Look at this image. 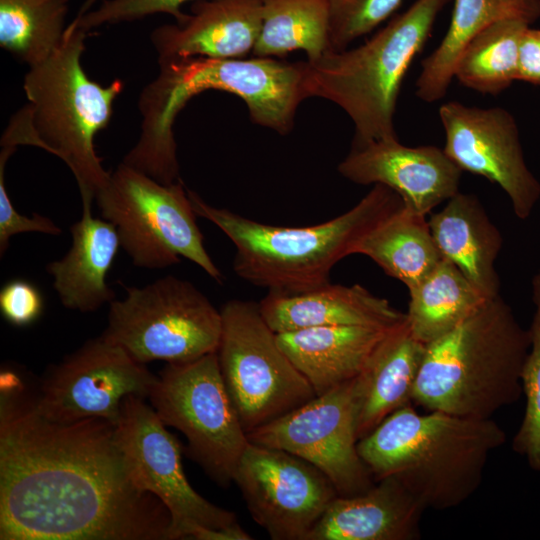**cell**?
<instances>
[{
  "label": "cell",
  "mask_w": 540,
  "mask_h": 540,
  "mask_svg": "<svg viewBox=\"0 0 540 540\" xmlns=\"http://www.w3.org/2000/svg\"><path fill=\"white\" fill-rule=\"evenodd\" d=\"M158 64V76L138 100L139 138L122 163L166 185L181 179L173 125L192 97L206 90L232 93L246 103L255 124L280 134L292 130L297 107L306 99L303 61L185 57Z\"/></svg>",
  "instance_id": "2"
},
{
  "label": "cell",
  "mask_w": 540,
  "mask_h": 540,
  "mask_svg": "<svg viewBox=\"0 0 540 540\" xmlns=\"http://www.w3.org/2000/svg\"><path fill=\"white\" fill-rule=\"evenodd\" d=\"M43 307L41 292L29 281L10 280L0 290V312L14 326L30 325L40 317Z\"/></svg>",
  "instance_id": "35"
},
{
  "label": "cell",
  "mask_w": 540,
  "mask_h": 540,
  "mask_svg": "<svg viewBox=\"0 0 540 540\" xmlns=\"http://www.w3.org/2000/svg\"><path fill=\"white\" fill-rule=\"evenodd\" d=\"M517 80L540 86V29L528 26L520 40Z\"/></svg>",
  "instance_id": "36"
},
{
  "label": "cell",
  "mask_w": 540,
  "mask_h": 540,
  "mask_svg": "<svg viewBox=\"0 0 540 540\" xmlns=\"http://www.w3.org/2000/svg\"><path fill=\"white\" fill-rule=\"evenodd\" d=\"M426 508L394 477L336 496L306 540H418Z\"/></svg>",
  "instance_id": "19"
},
{
  "label": "cell",
  "mask_w": 540,
  "mask_h": 540,
  "mask_svg": "<svg viewBox=\"0 0 540 540\" xmlns=\"http://www.w3.org/2000/svg\"><path fill=\"white\" fill-rule=\"evenodd\" d=\"M330 51L339 52L370 33L400 6L402 0H327Z\"/></svg>",
  "instance_id": "32"
},
{
  "label": "cell",
  "mask_w": 540,
  "mask_h": 540,
  "mask_svg": "<svg viewBox=\"0 0 540 540\" xmlns=\"http://www.w3.org/2000/svg\"><path fill=\"white\" fill-rule=\"evenodd\" d=\"M389 329L319 326L276 334L282 350L321 395L354 379Z\"/></svg>",
  "instance_id": "24"
},
{
  "label": "cell",
  "mask_w": 540,
  "mask_h": 540,
  "mask_svg": "<svg viewBox=\"0 0 540 540\" xmlns=\"http://www.w3.org/2000/svg\"><path fill=\"white\" fill-rule=\"evenodd\" d=\"M157 380L146 364L101 334L47 370L34 402L53 421L103 419L116 425L123 400L148 399Z\"/></svg>",
  "instance_id": "13"
},
{
  "label": "cell",
  "mask_w": 540,
  "mask_h": 540,
  "mask_svg": "<svg viewBox=\"0 0 540 540\" xmlns=\"http://www.w3.org/2000/svg\"><path fill=\"white\" fill-rule=\"evenodd\" d=\"M69 0H0V46L29 67L63 42Z\"/></svg>",
  "instance_id": "30"
},
{
  "label": "cell",
  "mask_w": 540,
  "mask_h": 540,
  "mask_svg": "<svg viewBox=\"0 0 540 540\" xmlns=\"http://www.w3.org/2000/svg\"><path fill=\"white\" fill-rule=\"evenodd\" d=\"M531 346L500 296L489 298L441 338L426 345L412 402L427 411L489 419L523 394L521 374Z\"/></svg>",
  "instance_id": "6"
},
{
  "label": "cell",
  "mask_w": 540,
  "mask_h": 540,
  "mask_svg": "<svg viewBox=\"0 0 540 540\" xmlns=\"http://www.w3.org/2000/svg\"><path fill=\"white\" fill-rule=\"evenodd\" d=\"M352 380L251 430L249 442L308 461L330 479L340 496L367 490L375 481L357 449Z\"/></svg>",
  "instance_id": "14"
},
{
  "label": "cell",
  "mask_w": 540,
  "mask_h": 540,
  "mask_svg": "<svg viewBox=\"0 0 540 540\" xmlns=\"http://www.w3.org/2000/svg\"><path fill=\"white\" fill-rule=\"evenodd\" d=\"M98 0H86L82 6L80 7L76 17H81L82 15H84L85 13H87L88 11H90V8L92 7V5Z\"/></svg>",
  "instance_id": "37"
},
{
  "label": "cell",
  "mask_w": 540,
  "mask_h": 540,
  "mask_svg": "<svg viewBox=\"0 0 540 540\" xmlns=\"http://www.w3.org/2000/svg\"><path fill=\"white\" fill-rule=\"evenodd\" d=\"M190 1L198 0H102L97 9L75 17L72 23L87 33L104 24L132 22L159 13L169 14L182 23L189 14L182 12L181 6Z\"/></svg>",
  "instance_id": "33"
},
{
  "label": "cell",
  "mask_w": 540,
  "mask_h": 540,
  "mask_svg": "<svg viewBox=\"0 0 540 540\" xmlns=\"http://www.w3.org/2000/svg\"><path fill=\"white\" fill-rule=\"evenodd\" d=\"M1 540H170L171 516L134 481L103 419L57 422L1 373Z\"/></svg>",
  "instance_id": "1"
},
{
  "label": "cell",
  "mask_w": 540,
  "mask_h": 540,
  "mask_svg": "<svg viewBox=\"0 0 540 540\" xmlns=\"http://www.w3.org/2000/svg\"><path fill=\"white\" fill-rule=\"evenodd\" d=\"M529 24L507 19L473 37L459 55L453 76L478 93L498 95L517 81L521 36Z\"/></svg>",
  "instance_id": "29"
},
{
  "label": "cell",
  "mask_w": 540,
  "mask_h": 540,
  "mask_svg": "<svg viewBox=\"0 0 540 540\" xmlns=\"http://www.w3.org/2000/svg\"><path fill=\"white\" fill-rule=\"evenodd\" d=\"M95 202L101 217L115 226L120 245L135 266L163 269L183 257L222 283V272L204 246L181 179L166 185L121 162Z\"/></svg>",
  "instance_id": "8"
},
{
  "label": "cell",
  "mask_w": 540,
  "mask_h": 540,
  "mask_svg": "<svg viewBox=\"0 0 540 540\" xmlns=\"http://www.w3.org/2000/svg\"><path fill=\"white\" fill-rule=\"evenodd\" d=\"M327 0H263L261 30L255 57H284L302 50L307 61L330 51Z\"/></svg>",
  "instance_id": "28"
},
{
  "label": "cell",
  "mask_w": 540,
  "mask_h": 540,
  "mask_svg": "<svg viewBox=\"0 0 540 540\" xmlns=\"http://www.w3.org/2000/svg\"><path fill=\"white\" fill-rule=\"evenodd\" d=\"M187 194L197 217L217 226L235 248L233 270L243 280L281 293H302L330 282V272L355 254L361 239L404 203L391 188L375 184L350 210L305 227L258 222Z\"/></svg>",
  "instance_id": "5"
},
{
  "label": "cell",
  "mask_w": 540,
  "mask_h": 540,
  "mask_svg": "<svg viewBox=\"0 0 540 540\" xmlns=\"http://www.w3.org/2000/svg\"><path fill=\"white\" fill-rule=\"evenodd\" d=\"M220 311L219 368L247 433L316 396L280 347L257 302L233 299Z\"/></svg>",
  "instance_id": "10"
},
{
  "label": "cell",
  "mask_w": 540,
  "mask_h": 540,
  "mask_svg": "<svg viewBox=\"0 0 540 540\" xmlns=\"http://www.w3.org/2000/svg\"><path fill=\"white\" fill-rule=\"evenodd\" d=\"M428 224L443 259L453 263L485 298L500 295L495 263L503 238L476 196L458 192Z\"/></svg>",
  "instance_id": "23"
},
{
  "label": "cell",
  "mask_w": 540,
  "mask_h": 540,
  "mask_svg": "<svg viewBox=\"0 0 540 540\" xmlns=\"http://www.w3.org/2000/svg\"><path fill=\"white\" fill-rule=\"evenodd\" d=\"M145 400L136 395L123 400L116 436L137 486L168 509L170 540L194 539L200 530L238 523L233 512L209 502L190 485L182 465V444Z\"/></svg>",
  "instance_id": "12"
},
{
  "label": "cell",
  "mask_w": 540,
  "mask_h": 540,
  "mask_svg": "<svg viewBox=\"0 0 540 540\" xmlns=\"http://www.w3.org/2000/svg\"><path fill=\"white\" fill-rule=\"evenodd\" d=\"M263 0H198L182 23L162 25L150 39L158 60L244 58L258 39Z\"/></svg>",
  "instance_id": "18"
},
{
  "label": "cell",
  "mask_w": 540,
  "mask_h": 540,
  "mask_svg": "<svg viewBox=\"0 0 540 540\" xmlns=\"http://www.w3.org/2000/svg\"><path fill=\"white\" fill-rule=\"evenodd\" d=\"M355 254L373 260L387 275L410 290L443 259L426 216L404 206L387 217L358 243Z\"/></svg>",
  "instance_id": "26"
},
{
  "label": "cell",
  "mask_w": 540,
  "mask_h": 540,
  "mask_svg": "<svg viewBox=\"0 0 540 540\" xmlns=\"http://www.w3.org/2000/svg\"><path fill=\"white\" fill-rule=\"evenodd\" d=\"M87 32L69 23L61 45L43 62L29 67L23 89L27 105L11 118L1 147L32 145L60 158L77 182L82 205H92L110 172L102 165L95 136L111 119L124 84L103 86L81 65Z\"/></svg>",
  "instance_id": "4"
},
{
  "label": "cell",
  "mask_w": 540,
  "mask_h": 540,
  "mask_svg": "<svg viewBox=\"0 0 540 540\" xmlns=\"http://www.w3.org/2000/svg\"><path fill=\"white\" fill-rule=\"evenodd\" d=\"M540 18V0H454L449 27L436 49L421 62L416 96L434 103L446 95L464 47L489 25L516 19L529 25Z\"/></svg>",
  "instance_id": "25"
},
{
  "label": "cell",
  "mask_w": 540,
  "mask_h": 540,
  "mask_svg": "<svg viewBox=\"0 0 540 540\" xmlns=\"http://www.w3.org/2000/svg\"><path fill=\"white\" fill-rule=\"evenodd\" d=\"M109 304L102 333L135 360L185 363L216 352L222 316L193 283L166 275Z\"/></svg>",
  "instance_id": "9"
},
{
  "label": "cell",
  "mask_w": 540,
  "mask_h": 540,
  "mask_svg": "<svg viewBox=\"0 0 540 540\" xmlns=\"http://www.w3.org/2000/svg\"><path fill=\"white\" fill-rule=\"evenodd\" d=\"M409 293L406 322L413 336L424 345L453 330L487 300L446 259Z\"/></svg>",
  "instance_id": "27"
},
{
  "label": "cell",
  "mask_w": 540,
  "mask_h": 540,
  "mask_svg": "<svg viewBox=\"0 0 540 540\" xmlns=\"http://www.w3.org/2000/svg\"><path fill=\"white\" fill-rule=\"evenodd\" d=\"M492 418L473 419L402 407L358 440L374 481L397 479L426 509L448 510L480 487L490 455L505 444Z\"/></svg>",
  "instance_id": "3"
},
{
  "label": "cell",
  "mask_w": 540,
  "mask_h": 540,
  "mask_svg": "<svg viewBox=\"0 0 540 540\" xmlns=\"http://www.w3.org/2000/svg\"><path fill=\"white\" fill-rule=\"evenodd\" d=\"M426 345L407 322L390 328L352 380L358 440L396 410L410 405Z\"/></svg>",
  "instance_id": "20"
},
{
  "label": "cell",
  "mask_w": 540,
  "mask_h": 540,
  "mask_svg": "<svg viewBox=\"0 0 540 540\" xmlns=\"http://www.w3.org/2000/svg\"><path fill=\"white\" fill-rule=\"evenodd\" d=\"M70 232V249L46 270L65 308L94 312L116 299L106 278L121 247L119 236L111 222L92 215V205H82L81 218Z\"/></svg>",
  "instance_id": "22"
},
{
  "label": "cell",
  "mask_w": 540,
  "mask_h": 540,
  "mask_svg": "<svg viewBox=\"0 0 540 540\" xmlns=\"http://www.w3.org/2000/svg\"><path fill=\"white\" fill-rule=\"evenodd\" d=\"M17 148L3 146L0 153V255L9 247L12 236L26 232H38L48 235L62 233L49 217L33 213L31 217L20 214L14 207L5 184V166L8 158Z\"/></svg>",
  "instance_id": "34"
},
{
  "label": "cell",
  "mask_w": 540,
  "mask_h": 540,
  "mask_svg": "<svg viewBox=\"0 0 540 540\" xmlns=\"http://www.w3.org/2000/svg\"><path fill=\"white\" fill-rule=\"evenodd\" d=\"M451 0H416L364 44L303 61L305 98L339 106L352 120V146L397 138L394 115L403 79Z\"/></svg>",
  "instance_id": "7"
},
{
  "label": "cell",
  "mask_w": 540,
  "mask_h": 540,
  "mask_svg": "<svg viewBox=\"0 0 540 540\" xmlns=\"http://www.w3.org/2000/svg\"><path fill=\"white\" fill-rule=\"evenodd\" d=\"M532 299L531 346L521 374L525 409L512 449L525 457L532 470L540 472V273L532 279Z\"/></svg>",
  "instance_id": "31"
},
{
  "label": "cell",
  "mask_w": 540,
  "mask_h": 540,
  "mask_svg": "<svg viewBox=\"0 0 540 540\" xmlns=\"http://www.w3.org/2000/svg\"><path fill=\"white\" fill-rule=\"evenodd\" d=\"M148 399L161 421L186 437L188 455L213 481L230 485L249 440L225 386L217 353L167 363Z\"/></svg>",
  "instance_id": "11"
},
{
  "label": "cell",
  "mask_w": 540,
  "mask_h": 540,
  "mask_svg": "<svg viewBox=\"0 0 540 540\" xmlns=\"http://www.w3.org/2000/svg\"><path fill=\"white\" fill-rule=\"evenodd\" d=\"M338 172L356 184L387 186L407 210L426 216L459 192L463 171L441 148L406 146L392 138L352 146Z\"/></svg>",
  "instance_id": "17"
},
{
  "label": "cell",
  "mask_w": 540,
  "mask_h": 540,
  "mask_svg": "<svg viewBox=\"0 0 540 540\" xmlns=\"http://www.w3.org/2000/svg\"><path fill=\"white\" fill-rule=\"evenodd\" d=\"M447 156L462 170L497 184L515 215L527 219L540 199V182L529 169L513 115L502 107L448 101L439 108Z\"/></svg>",
  "instance_id": "16"
},
{
  "label": "cell",
  "mask_w": 540,
  "mask_h": 540,
  "mask_svg": "<svg viewBox=\"0 0 540 540\" xmlns=\"http://www.w3.org/2000/svg\"><path fill=\"white\" fill-rule=\"evenodd\" d=\"M275 333L319 326H366L389 329L406 318L390 302L361 285L331 284L302 293L268 291L258 302Z\"/></svg>",
  "instance_id": "21"
},
{
  "label": "cell",
  "mask_w": 540,
  "mask_h": 540,
  "mask_svg": "<svg viewBox=\"0 0 540 540\" xmlns=\"http://www.w3.org/2000/svg\"><path fill=\"white\" fill-rule=\"evenodd\" d=\"M251 517L273 540H306L338 496L330 479L282 449L249 442L234 473Z\"/></svg>",
  "instance_id": "15"
}]
</instances>
